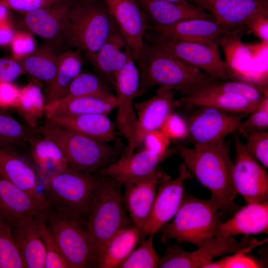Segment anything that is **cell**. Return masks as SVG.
Instances as JSON below:
<instances>
[{"label": "cell", "mask_w": 268, "mask_h": 268, "mask_svg": "<svg viewBox=\"0 0 268 268\" xmlns=\"http://www.w3.org/2000/svg\"><path fill=\"white\" fill-rule=\"evenodd\" d=\"M224 138L192 147L177 144L176 150L193 177L210 191L219 209L228 213L240 207L235 203L237 194L231 180L230 146Z\"/></svg>", "instance_id": "6da1fadb"}, {"label": "cell", "mask_w": 268, "mask_h": 268, "mask_svg": "<svg viewBox=\"0 0 268 268\" xmlns=\"http://www.w3.org/2000/svg\"><path fill=\"white\" fill-rule=\"evenodd\" d=\"M144 63L135 97L154 85L169 86L182 97L199 93L220 81L145 41Z\"/></svg>", "instance_id": "7a4b0ae2"}, {"label": "cell", "mask_w": 268, "mask_h": 268, "mask_svg": "<svg viewBox=\"0 0 268 268\" xmlns=\"http://www.w3.org/2000/svg\"><path fill=\"white\" fill-rule=\"evenodd\" d=\"M122 186L113 179L101 175L93 193L87 222L93 249V261L117 233L134 224L124 203Z\"/></svg>", "instance_id": "3957f363"}, {"label": "cell", "mask_w": 268, "mask_h": 268, "mask_svg": "<svg viewBox=\"0 0 268 268\" xmlns=\"http://www.w3.org/2000/svg\"><path fill=\"white\" fill-rule=\"evenodd\" d=\"M219 204L211 196L209 199L196 198L184 193L180 206L171 222L159 231L163 243L174 239L179 244L190 243L202 246L215 236L219 222Z\"/></svg>", "instance_id": "277c9868"}, {"label": "cell", "mask_w": 268, "mask_h": 268, "mask_svg": "<svg viewBox=\"0 0 268 268\" xmlns=\"http://www.w3.org/2000/svg\"><path fill=\"white\" fill-rule=\"evenodd\" d=\"M33 132L55 142L70 166L86 173H97L115 162L118 154V149L105 142L71 131L47 119Z\"/></svg>", "instance_id": "5b68a950"}, {"label": "cell", "mask_w": 268, "mask_h": 268, "mask_svg": "<svg viewBox=\"0 0 268 268\" xmlns=\"http://www.w3.org/2000/svg\"><path fill=\"white\" fill-rule=\"evenodd\" d=\"M100 179L98 173H86L70 166L45 179L47 203L61 213L87 218Z\"/></svg>", "instance_id": "8992f818"}, {"label": "cell", "mask_w": 268, "mask_h": 268, "mask_svg": "<svg viewBox=\"0 0 268 268\" xmlns=\"http://www.w3.org/2000/svg\"><path fill=\"white\" fill-rule=\"evenodd\" d=\"M116 26L107 7L94 0H73L64 45L78 48L86 54H93Z\"/></svg>", "instance_id": "52a82bcc"}, {"label": "cell", "mask_w": 268, "mask_h": 268, "mask_svg": "<svg viewBox=\"0 0 268 268\" xmlns=\"http://www.w3.org/2000/svg\"><path fill=\"white\" fill-rule=\"evenodd\" d=\"M145 41L214 79L235 80L230 67L221 58L217 43L174 39L152 30L146 31Z\"/></svg>", "instance_id": "ba28073f"}, {"label": "cell", "mask_w": 268, "mask_h": 268, "mask_svg": "<svg viewBox=\"0 0 268 268\" xmlns=\"http://www.w3.org/2000/svg\"><path fill=\"white\" fill-rule=\"evenodd\" d=\"M45 215L68 268L91 267L93 249L84 218L61 213L48 207Z\"/></svg>", "instance_id": "9c48e42d"}, {"label": "cell", "mask_w": 268, "mask_h": 268, "mask_svg": "<svg viewBox=\"0 0 268 268\" xmlns=\"http://www.w3.org/2000/svg\"><path fill=\"white\" fill-rule=\"evenodd\" d=\"M256 239L247 235H243L240 241L233 236H216L194 251L168 244L164 256L160 258L158 268H203L214 258L235 253Z\"/></svg>", "instance_id": "30bf717a"}, {"label": "cell", "mask_w": 268, "mask_h": 268, "mask_svg": "<svg viewBox=\"0 0 268 268\" xmlns=\"http://www.w3.org/2000/svg\"><path fill=\"white\" fill-rule=\"evenodd\" d=\"M236 154L231 180L237 194L246 203L268 200V174L266 168L246 149L237 132L232 134Z\"/></svg>", "instance_id": "8fae6325"}, {"label": "cell", "mask_w": 268, "mask_h": 268, "mask_svg": "<svg viewBox=\"0 0 268 268\" xmlns=\"http://www.w3.org/2000/svg\"><path fill=\"white\" fill-rule=\"evenodd\" d=\"M193 178L184 164L179 166V175L175 179L166 174L160 180L151 212L141 232V239L155 235L175 215L184 194L185 182Z\"/></svg>", "instance_id": "7c38bea8"}, {"label": "cell", "mask_w": 268, "mask_h": 268, "mask_svg": "<svg viewBox=\"0 0 268 268\" xmlns=\"http://www.w3.org/2000/svg\"><path fill=\"white\" fill-rule=\"evenodd\" d=\"M176 92L169 86L161 85L154 96L134 105L137 114L136 130L121 158L133 153L143 143L147 134L160 129L166 118L178 107Z\"/></svg>", "instance_id": "4fadbf2b"}, {"label": "cell", "mask_w": 268, "mask_h": 268, "mask_svg": "<svg viewBox=\"0 0 268 268\" xmlns=\"http://www.w3.org/2000/svg\"><path fill=\"white\" fill-rule=\"evenodd\" d=\"M108 9L132 55L141 68L148 22L135 0H106Z\"/></svg>", "instance_id": "5bb4252c"}, {"label": "cell", "mask_w": 268, "mask_h": 268, "mask_svg": "<svg viewBox=\"0 0 268 268\" xmlns=\"http://www.w3.org/2000/svg\"><path fill=\"white\" fill-rule=\"evenodd\" d=\"M187 122L188 138L194 144L213 142L237 132L247 113L223 111L211 107H199Z\"/></svg>", "instance_id": "9a60e30c"}, {"label": "cell", "mask_w": 268, "mask_h": 268, "mask_svg": "<svg viewBox=\"0 0 268 268\" xmlns=\"http://www.w3.org/2000/svg\"><path fill=\"white\" fill-rule=\"evenodd\" d=\"M139 80V71L130 51L126 64L116 76L114 87L116 92L117 126L128 143L132 140L136 128L134 101Z\"/></svg>", "instance_id": "2e32d148"}, {"label": "cell", "mask_w": 268, "mask_h": 268, "mask_svg": "<svg viewBox=\"0 0 268 268\" xmlns=\"http://www.w3.org/2000/svg\"><path fill=\"white\" fill-rule=\"evenodd\" d=\"M73 0H65L23 13L22 23L30 33L58 46L64 45Z\"/></svg>", "instance_id": "e0dca14e"}, {"label": "cell", "mask_w": 268, "mask_h": 268, "mask_svg": "<svg viewBox=\"0 0 268 268\" xmlns=\"http://www.w3.org/2000/svg\"><path fill=\"white\" fill-rule=\"evenodd\" d=\"M166 173L158 167L123 184V200L133 223L141 232L150 215L160 180Z\"/></svg>", "instance_id": "ac0fdd59"}, {"label": "cell", "mask_w": 268, "mask_h": 268, "mask_svg": "<svg viewBox=\"0 0 268 268\" xmlns=\"http://www.w3.org/2000/svg\"><path fill=\"white\" fill-rule=\"evenodd\" d=\"M210 14L214 20L230 31L239 33L260 10L268 8L263 0H186Z\"/></svg>", "instance_id": "d6986e66"}, {"label": "cell", "mask_w": 268, "mask_h": 268, "mask_svg": "<svg viewBox=\"0 0 268 268\" xmlns=\"http://www.w3.org/2000/svg\"><path fill=\"white\" fill-rule=\"evenodd\" d=\"M47 207L0 174V217L12 228L25 219L44 214Z\"/></svg>", "instance_id": "ffe728a7"}, {"label": "cell", "mask_w": 268, "mask_h": 268, "mask_svg": "<svg viewBox=\"0 0 268 268\" xmlns=\"http://www.w3.org/2000/svg\"><path fill=\"white\" fill-rule=\"evenodd\" d=\"M147 30L172 39L218 43L225 36L238 33L230 31L212 19L192 18L165 26L149 24Z\"/></svg>", "instance_id": "44dd1931"}, {"label": "cell", "mask_w": 268, "mask_h": 268, "mask_svg": "<svg viewBox=\"0 0 268 268\" xmlns=\"http://www.w3.org/2000/svg\"><path fill=\"white\" fill-rule=\"evenodd\" d=\"M268 233V200L246 203L233 216L218 223L214 236H250Z\"/></svg>", "instance_id": "7402d4cb"}, {"label": "cell", "mask_w": 268, "mask_h": 268, "mask_svg": "<svg viewBox=\"0 0 268 268\" xmlns=\"http://www.w3.org/2000/svg\"><path fill=\"white\" fill-rule=\"evenodd\" d=\"M0 174L38 201L48 204L40 190L37 172L13 146L0 147Z\"/></svg>", "instance_id": "603a6c76"}, {"label": "cell", "mask_w": 268, "mask_h": 268, "mask_svg": "<svg viewBox=\"0 0 268 268\" xmlns=\"http://www.w3.org/2000/svg\"><path fill=\"white\" fill-rule=\"evenodd\" d=\"M172 149L159 154L146 148L134 152L126 158L101 169L97 173L123 184L130 180L147 175L158 168L159 164L172 154Z\"/></svg>", "instance_id": "cb8c5ba5"}, {"label": "cell", "mask_w": 268, "mask_h": 268, "mask_svg": "<svg viewBox=\"0 0 268 268\" xmlns=\"http://www.w3.org/2000/svg\"><path fill=\"white\" fill-rule=\"evenodd\" d=\"M130 51L116 25L98 50L86 57L114 89L116 76L126 64Z\"/></svg>", "instance_id": "d4e9b609"}, {"label": "cell", "mask_w": 268, "mask_h": 268, "mask_svg": "<svg viewBox=\"0 0 268 268\" xmlns=\"http://www.w3.org/2000/svg\"><path fill=\"white\" fill-rule=\"evenodd\" d=\"M46 117L64 128L103 142L114 140L118 134L106 114L52 115Z\"/></svg>", "instance_id": "484cf974"}, {"label": "cell", "mask_w": 268, "mask_h": 268, "mask_svg": "<svg viewBox=\"0 0 268 268\" xmlns=\"http://www.w3.org/2000/svg\"><path fill=\"white\" fill-rule=\"evenodd\" d=\"M140 230L134 224L117 233L94 257L92 266L98 268H119L139 242Z\"/></svg>", "instance_id": "4316f807"}, {"label": "cell", "mask_w": 268, "mask_h": 268, "mask_svg": "<svg viewBox=\"0 0 268 268\" xmlns=\"http://www.w3.org/2000/svg\"><path fill=\"white\" fill-rule=\"evenodd\" d=\"M152 20L151 25L165 26L192 18L214 19L199 7L164 0H137Z\"/></svg>", "instance_id": "83f0119b"}, {"label": "cell", "mask_w": 268, "mask_h": 268, "mask_svg": "<svg viewBox=\"0 0 268 268\" xmlns=\"http://www.w3.org/2000/svg\"><path fill=\"white\" fill-rule=\"evenodd\" d=\"M178 107H211L235 113H250L259 102L241 95L223 92L201 91L192 96L177 99Z\"/></svg>", "instance_id": "f1b7e54d"}, {"label": "cell", "mask_w": 268, "mask_h": 268, "mask_svg": "<svg viewBox=\"0 0 268 268\" xmlns=\"http://www.w3.org/2000/svg\"><path fill=\"white\" fill-rule=\"evenodd\" d=\"M116 107V98L113 94L107 96H78L62 98L47 103L45 115H107Z\"/></svg>", "instance_id": "f546056e"}, {"label": "cell", "mask_w": 268, "mask_h": 268, "mask_svg": "<svg viewBox=\"0 0 268 268\" xmlns=\"http://www.w3.org/2000/svg\"><path fill=\"white\" fill-rule=\"evenodd\" d=\"M37 218L25 219L12 228L26 268H45V250Z\"/></svg>", "instance_id": "4dcf8cb0"}, {"label": "cell", "mask_w": 268, "mask_h": 268, "mask_svg": "<svg viewBox=\"0 0 268 268\" xmlns=\"http://www.w3.org/2000/svg\"><path fill=\"white\" fill-rule=\"evenodd\" d=\"M28 143L32 159L39 173L45 178L70 166L61 148L53 140L32 134Z\"/></svg>", "instance_id": "1f68e13d"}, {"label": "cell", "mask_w": 268, "mask_h": 268, "mask_svg": "<svg viewBox=\"0 0 268 268\" xmlns=\"http://www.w3.org/2000/svg\"><path fill=\"white\" fill-rule=\"evenodd\" d=\"M53 45L49 42L38 47L31 54L20 60L26 74L49 85L56 74L61 54L56 51Z\"/></svg>", "instance_id": "d6a6232c"}, {"label": "cell", "mask_w": 268, "mask_h": 268, "mask_svg": "<svg viewBox=\"0 0 268 268\" xmlns=\"http://www.w3.org/2000/svg\"><path fill=\"white\" fill-rule=\"evenodd\" d=\"M82 64L78 51L68 50L61 53L56 74L47 91V104L64 96L70 83L82 71Z\"/></svg>", "instance_id": "836d02e7"}, {"label": "cell", "mask_w": 268, "mask_h": 268, "mask_svg": "<svg viewBox=\"0 0 268 268\" xmlns=\"http://www.w3.org/2000/svg\"><path fill=\"white\" fill-rule=\"evenodd\" d=\"M46 104L40 86L33 80L20 88L19 99L15 110L33 130L45 115Z\"/></svg>", "instance_id": "e575fe53"}, {"label": "cell", "mask_w": 268, "mask_h": 268, "mask_svg": "<svg viewBox=\"0 0 268 268\" xmlns=\"http://www.w3.org/2000/svg\"><path fill=\"white\" fill-rule=\"evenodd\" d=\"M32 130L22 124L7 110L0 108V147L21 146L28 143Z\"/></svg>", "instance_id": "d590c367"}, {"label": "cell", "mask_w": 268, "mask_h": 268, "mask_svg": "<svg viewBox=\"0 0 268 268\" xmlns=\"http://www.w3.org/2000/svg\"><path fill=\"white\" fill-rule=\"evenodd\" d=\"M113 95L102 79L94 73L81 71L70 83L62 98ZM61 98V99H62Z\"/></svg>", "instance_id": "8d00e7d4"}, {"label": "cell", "mask_w": 268, "mask_h": 268, "mask_svg": "<svg viewBox=\"0 0 268 268\" xmlns=\"http://www.w3.org/2000/svg\"><path fill=\"white\" fill-rule=\"evenodd\" d=\"M0 268H25L12 229L0 217Z\"/></svg>", "instance_id": "74e56055"}, {"label": "cell", "mask_w": 268, "mask_h": 268, "mask_svg": "<svg viewBox=\"0 0 268 268\" xmlns=\"http://www.w3.org/2000/svg\"><path fill=\"white\" fill-rule=\"evenodd\" d=\"M153 235H149L135 248L119 268H158L160 258L153 246Z\"/></svg>", "instance_id": "f35d334b"}, {"label": "cell", "mask_w": 268, "mask_h": 268, "mask_svg": "<svg viewBox=\"0 0 268 268\" xmlns=\"http://www.w3.org/2000/svg\"><path fill=\"white\" fill-rule=\"evenodd\" d=\"M45 213L37 217V222L45 250V268H68L46 220Z\"/></svg>", "instance_id": "ab89813d"}, {"label": "cell", "mask_w": 268, "mask_h": 268, "mask_svg": "<svg viewBox=\"0 0 268 268\" xmlns=\"http://www.w3.org/2000/svg\"><path fill=\"white\" fill-rule=\"evenodd\" d=\"M202 91L236 94L255 102L261 101L268 95L267 89L258 87L252 83L238 80L219 81Z\"/></svg>", "instance_id": "60d3db41"}, {"label": "cell", "mask_w": 268, "mask_h": 268, "mask_svg": "<svg viewBox=\"0 0 268 268\" xmlns=\"http://www.w3.org/2000/svg\"><path fill=\"white\" fill-rule=\"evenodd\" d=\"M268 239L263 240L256 239L248 246L243 248L219 260L216 261L218 268H264L263 261L250 255V252L256 247L266 243Z\"/></svg>", "instance_id": "b9f144b4"}, {"label": "cell", "mask_w": 268, "mask_h": 268, "mask_svg": "<svg viewBox=\"0 0 268 268\" xmlns=\"http://www.w3.org/2000/svg\"><path fill=\"white\" fill-rule=\"evenodd\" d=\"M250 113L247 120L240 124L237 133L243 135L250 133L266 131L268 128V95L265 96L257 108Z\"/></svg>", "instance_id": "7bdbcfd3"}, {"label": "cell", "mask_w": 268, "mask_h": 268, "mask_svg": "<svg viewBox=\"0 0 268 268\" xmlns=\"http://www.w3.org/2000/svg\"><path fill=\"white\" fill-rule=\"evenodd\" d=\"M246 139L244 147L247 151L266 168L268 167V133L254 132L243 135Z\"/></svg>", "instance_id": "ee69618b"}, {"label": "cell", "mask_w": 268, "mask_h": 268, "mask_svg": "<svg viewBox=\"0 0 268 268\" xmlns=\"http://www.w3.org/2000/svg\"><path fill=\"white\" fill-rule=\"evenodd\" d=\"M12 57L20 60L37 48L36 41L30 32L15 31L10 43Z\"/></svg>", "instance_id": "f6af8a7d"}, {"label": "cell", "mask_w": 268, "mask_h": 268, "mask_svg": "<svg viewBox=\"0 0 268 268\" xmlns=\"http://www.w3.org/2000/svg\"><path fill=\"white\" fill-rule=\"evenodd\" d=\"M160 130L170 139H183L188 137L186 121L180 115L171 113L166 118Z\"/></svg>", "instance_id": "bcb514c9"}, {"label": "cell", "mask_w": 268, "mask_h": 268, "mask_svg": "<svg viewBox=\"0 0 268 268\" xmlns=\"http://www.w3.org/2000/svg\"><path fill=\"white\" fill-rule=\"evenodd\" d=\"M249 33L253 34L264 44L268 43V8L255 14L245 26Z\"/></svg>", "instance_id": "7dc6e473"}, {"label": "cell", "mask_w": 268, "mask_h": 268, "mask_svg": "<svg viewBox=\"0 0 268 268\" xmlns=\"http://www.w3.org/2000/svg\"><path fill=\"white\" fill-rule=\"evenodd\" d=\"M20 88L13 82L0 81V108L15 109L19 99Z\"/></svg>", "instance_id": "c3c4849f"}, {"label": "cell", "mask_w": 268, "mask_h": 268, "mask_svg": "<svg viewBox=\"0 0 268 268\" xmlns=\"http://www.w3.org/2000/svg\"><path fill=\"white\" fill-rule=\"evenodd\" d=\"M25 73L20 60L13 57L0 58V81L13 82Z\"/></svg>", "instance_id": "681fc988"}, {"label": "cell", "mask_w": 268, "mask_h": 268, "mask_svg": "<svg viewBox=\"0 0 268 268\" xmlns=\"http://www.w3.org/2000/svg\"><path fill=\"white\" fill-rule=\"evenodd\" d=\"M65 0H0L9 9L22 13L39 9Z\"/></svg>", "instance_id": "f907efd6"}, {"label": "cell", "mask_w": 268, "mask_h": 268, "mask_svg": "<svg viewBox=\"0 0 268 268\" xmlns=\"http://www.w3.org/2000/svg\"><path fill=\"white\" fill-rule=\"evenodd\" d=\"M143 143L145 148L154 152L162 154L169 151L170 140L160 130L147 134Z\"/></svg>", "instance_id": "816d5d0a"}, {"label": "cell", "mask_w": 268, "mask_h": 268, "mask_svg": "<svg viewBox=\"0 0 268 268\" xmlns=\"http://www.w3.org/2000/svg\"><path fill=\"white\" fill-rule=\"evenodd\" d=\"M15 31L10 20L0 23V46H10Z\"/></svg>", "instance_id": "f5cc1de1"}, {"label": "cell", "mask_w": 268, "mask_h": 268, "mask_svg": "<svg viewBox=\"0 0 268 268\" xmlns=\"http://www.w3.org/2000/svg\"><path fill=\"white\" fill-rule=\"evenodd\" d=\"M9 8L0 2V23L9 20Z\"/></svg>", "instance_id": "db71d44e"}, {"label": "cell", "mask_w": 268, "mask_h": 268, "mask_svg": "<svg viewBox=\"0 0 268 268\" xmlns=\"http://www.w3.org/2000/svg\"><path fill=\"white\" fill-rule=\"evenodd\" d=\"M174 2H181L183 3H189L186 0H164Z\"/></svg>", "instance_id": "11a10c76"}, {"label": "cell", "mask_w": 268, "mask_h": 268, "mask_svg": "<svg viewBox=\"0 0 268 268\" xmlns=\"http://www.w3.org/2000/svg\"><path fill=\"white\" fill-rule=\"evenodd\" d=\"M263 0L268 1V0Z\"/></svg>", "instance_id": "9f6ffc18"}, {"label": "cell", "mask_w": 268, "mask_h": 268, "mask_svg": "<svg viewBox=\"0 0 268 268\" xmlns=\"http://www.w3.org/2000/svg\"></svg>", "instance_id": "6f0895ef"}]
</instances>
